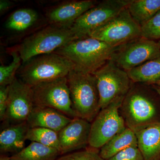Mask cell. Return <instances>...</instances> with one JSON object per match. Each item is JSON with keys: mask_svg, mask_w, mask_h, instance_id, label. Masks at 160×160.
<instances>
[{"mask_svg": "<svg viewBox=\"0 0 160 160\" xmlns=\"http://www.w3.org/2000/svg\"><path fill=\"white\" fill-rule=\"evenodd\" d=\"M159 97L152 85L132 82L119 109L126 127L135 132L160 122L157 102Z\"/></svg>", "mask_w": 160, "mask_h": 160, "instance_id": "obj_1", "label": "cell"}, {"mask_svg": "<svg viewBox=\"0 0 160 160\" xmlns=\"http://www.w3.org/2000/svg\"><path fill=\"white\" fill-rule=\"evenodd\" d=\"M119 47L88 37L71 41L54 52L69 59L76 70L92 74L110 60Z\"/></svg>", "mask_w": 160, "mask_h": 160, "instance_id": "obj_2", "label": "cell"}, {"mask_svg": "<svg viewBox=\"0 0 160 160\" xmlns=\"http://www.w3.org/2000/svg\"><path fill=\"white\" fill-rule=\"evenodd\" d=\"M67 78L73 111L78 118L91 123L101 110L95 78L73 69Z\"/></svg>", "mask_w": 160, "mask_h": 160, "instance_id": "obj_3", "label": "cell"}, {"mask_svg": "<svg viewBox=\"0 0 160 160\" xmlns=\"http://www.w3.org/2000/svg\"><path fill=\"white\" fill-rule=\"evenodd\" d=\"M74 66L68 59L55 52L40 55L22 64L17 72L22 82L32 87L66 77Z\"/></svg>", "mask_w": 160, "mask_h": 160, "instance_id": "obj_4", "label": "cell"}, {"mask_svg": "<svg viewBox=\"0 0 160 160\" xmlns=\"http://www.w3.org/2000/svg\"><path fill=\"white\" fill-rule=\"evenodd\" d=\"M76 40L70 28L49 25L24 39L18 47L23 63L40 55L52 53Z\"/></svg>", "mask_w": 160, "mask_h": 160, "instance_id": "obj_5", "label": "cell"}, {"mask_svg": "<svg viewBox=\"0 0 160 160\" xmlns=\"http://www.w3.org/2000/svg\"><path fill=\"white\" fill-rule=\"evenodd\" d=\"M92 74L96 80L101 109L116 100L124 98L132 84L127 72L111 60Z\"/></svg>", "mask_w": 160, "mask_h": 160, "instance_id": "obj_6", "label": "cell"}, {"mask_svg": "<svg viewBox=\"0 0 160 160\" xmlns=\"http://www.w3.org/2000/svg\"><path fill=\"white\" fill-rule=\"evenodd\" d=\"M124 98L116 100L101 109L92 122L89 147L100 150L116 135L126 129V124L119 112Z\"/></svg>", "mask_w": 160, "mask_h": 160, "instance_id": "obj_7", "label": "cell"}, {"mask_svg": "<svg viewBox=\"0 0 160 160\" xmlns=\"http://www.w3.org/2000/svg\"><path fill=\"white\" fill-rule=\"evenodd\" d=\"M89 37L119 47L141 37V26L132 18L127 7L92 32Z\"/></svg>", "mask_w": 160, "mask_h": 160, "instance_id": "obj_8", "label": "cell"}, {"mask_svg": "<svg viewBox=\"0 0 160 160\" xmlns=\"http://www.w3.org/2000/svg\"><path fill=\"white\" fill-rule=\"evenodd\" d=\"M132 0H104L83 13L70 27L76 39L88 37L128 7Z\"/></svg>", "mask_w": 160, "mask_h": 160, "instance_id": "obj_9", "label": "cell"}, {"mask_svg": "<svg viewBox=\"0 0 160 160\" xmlns=\"http://www.w3.org/2000/svg\"><path fill=\"white\" fill-rule=\"evenodd\" d=\"M34 106L56 109L72 119L78 118L72 106L66 77L32 87Z\"/></svg>", "mask_w": 160, "mask_h": 160, "instance_id": "obj_10", "label": "cell"}, {"mask_svg": "<svg viewBox=\"0 0 160 160\" xmlns=\"http://www.w3.org/2000/svg\"><path fill=\"white\" fill-rule=\"evenodd\" d=\"M160 55V40L153 41L142 37L120 46L110 60L127 71Z\"/></svg>", "mask_w": 160, "mask_h": 160, "instance_id": "obj_11", "label": "cell"}, {"mask_svg": "<svg viewBox=\"0 0 160 160\" xmlns=\"http://www.w3.org/2000/svg\"><path fill=\"white\" fill-rule=\"evenodd\" d=\"M34 107L32 87L16 78L9 86L8 106L2 128L26 122Z\"/></svg>", "mask_w": 160, "mask_h": 160, "instance_id": "obj_12", "label": "cell"}, {"mask_svg": "<svg viewBox=\"0 0 160 160\" xmlns=\"http://www.w3.org/2000/svg\"><path fill=\"white\" fill-rule=\"evenodd\" d=\"M91 125L86 120L76 118L58 132L61 155L89 147Z\"/></svg>", "mask_w": 160, "mask_h": 160, "instance_id": "obj_13", "label": "cell"}, {"mask_svg": "<svg viewBox=\"0 0 160 160\" xmlns=\"http://www.w3.org/2000/svg\"><path fill=\"white\" fill-rule=\"evenodd\" d=\"M99 2L93 0L69 1L52 7L46 13L49 25L70 28L73 23L86 11Z\"/></svg>", "mask_w": 160, "mask_h": 160, "instance_id": "obj_14", "label": "cell"}, {"mask_svg": "<svg viewBox=\"0 0 160 160\" xmlns=\"http://www.w3.org/2000/svg\"><path fill=\"white\" fill-rule=\"evenodd\" d=\"M72 119L52 108L34 106L26 123L29 128L41 127L58 132Z\"/></svg>", "mask_w": 160, "mask_h": 160, "instance_id": "obj_15", "label": "cell"}, {"mask_svg": "<svg viewBox=\"0 0 160 160\" xmlns=\"http://www.w3.org/2000/svg\"><path fill=\"white\" fill-rule=\"evenodd\" d=\"M138 147L145 160H160V122L136 132Z\"/></svg>", "mask_w": 160, "mask_h": 160, "instance_id": "obj_16", "label": "cell"}, {"mask_svg": "<svg viewBox=\"0 0 160 160\" xmlns=\"http://www.w3.org/2000/svg\"><path fill=\"white\" fill-rule=\"evenodd\" d=\"M29 128L26 122L2 128L0 133L1 153L15 154L22 150L25 147L26 135Z\"/></svg>", "mask_w": 160, "mask_h": 160, "instance_id": "obj_17", "label": "cell"}, {"mask_svg": "<svg viewBox=\"0 0 160 160\" xmlns=\"http://www.w3.org/2000/svg\"><path fill=\"white\" fill-rule=\"evenodd\" d=\"M39 16L31 8H22L12 12L5 22L6 30L14 34L26 32L38 23Z\"/></svg>", "mask_w": 160, "mask_h": 160, "instance_id": "obj_18", "label": "cell"}, {"mask_svg": "<svg viewBox=\"0 0 160 160\" xmlns=\"http://www.w3.org/2000/svg\"><path fill=\"white\" fill-rule=\"evenodd\" d=\"M134 146H138L135 132L126 127L103 146L100 149L99 154L104 160H108L121 151Z\"/></svg>", "mask_w": 160, "mask_h": 160, "instance_id": "obj_19", "label": "cell"}, {"mask_svg": "<svg viewBox=\"0 0 160 160\" xmlns=\"http://www.w3.org/2000/svg\"><path fill=\"white\" fill-rule=\"evenodd\" d=\"M126 72L133 83L155 85L160 80V55Z\"/></svg>", "mask_w": 160, "mask_h": 160, "instance_id": "obj_20", "label": "cell"}, {"mask_svg": "<svg viewBox=\"0 0 160 160\" xmlns=\"http://www.w3.org/2000/svg\"><path fill=\"white\" fill-rule=\"evenodd\" d=\"M61 155L55 148L32 142L19 152L10 157L11 160H56Z\"/></svg>", "mask_w": 160, "mask_h": 160, "instance_id": "obj_21", "label": "cell"}, {"mask_svg": "<svg viewBox=\"0 0 160 160\" xmlns=\"http://www.w3.org/2000/svg\"><path fill=\"white\" fill-rule=\"evenodd\" d=\"M127 9L140 26L148 22L160 10V0H132Z\"/></svg>", "mask_w": 160, "mask_h": 160, "instance_id": "obj_22", "label": "cell"}, {"mask_svg": "<svg viewBox=\"0 0 160 160\" xmlns=\"http://www.w3.org/2000/svg\"><path fill=\"white\" fill-rule=\"evenodd\" d=\"M26 139L32 142L55 148L60 152L58 132L51 129L41 127L29 128Z\"/></svg>", "mask_w": 160, "mask_h": 160, "instance_id": "obj_23", "label": "cell"}, {"mask_svg": "<svg viewBox=\"0 0 160 160\" xmlns=\"http://www.w3.org/2000/svg\"><path fill=\"white\" fill-rule=\"evenodd\" d=\"M12 60L7 66H0V86H9L16 78L22 64V58L17 51L11 52Z\"/></svg>", "mask_w": 160, "mask_h": 160, "instance_id": "obj_24", "label": "cell"}, {"mask_svg": "<svg viewBox=\"0 0 160 160\" xmlns=\"http://www.w3.org/2000/svg\"><path fill=\"white\" fill-rule=\"evenodd\" d=\"M141 37L153 41L160 40V10L141 26Z\"/></svg>", "mask_w": 160, "mask_h": 160, "instance_id": "obj_25", "label": "cell"}, {"mask_svg": "<svg viewBox=\"0 0 160 160\" xmlns=\"http://www.w3.org/2000/svg\"><path fill=\"white\" fill-rule=\"evenodd\" d=\"M56 160H105L101 157L99 150L88 147L59 157Z\"/></svg>", "mask_w": 160, "mask_h": 160, "instance_id": "obj_26", "label": "cell"}, {"mask_svg": "<svg viewBox=\"0 0 160 160\" xmlns=\"http://www.w3.org/2000/svg\"><path fill=\"white\" fill-rule=\"evenodd\" d=\"M108 160H145V159L138 146H134L121 151Z\"/></svg>", "mask_w": 160, "mask_h": 160, "instance_id": "obj_27", "label": "cell"}, {"mask_svg": "<svg viewBox=\"0 0 160 160\" xmlns=\"http://www.w3.org/2000/svg\"><path fill=\"white\" fill-rule=\"evenodd\" d=\"M9 86H0V120L2 122L5 119L7 106Z\"/></svg>", "mask_w": 160, "mask_h": 160, "instance_id": "obj_28", "label": "cell"}, {"mask_svg": "<svg viewBox=\"0 0 160 160\" xmlns=\"http://www.w3.org/2000/svg\"><path fill=\"white\" fill-rule=\"evenodd\" d=\"M14 4L13 2L9 0H1L0 1V14H4L9 9H11Z\"/></svg>", "mask_w": 160, "mask_h": 160, "instance_id": "obj_29", "label": "cell"}, {"mask_svg": "<svg viewBox=\"0 0 160 160\" xmlns=\"http://www.w3.org/2000/svg\"><path fill=\"white\" fill-rule=\"evenodd\" d=\"M0 160H11L10 157H8L5 155H1L0 157Z\"/></svg>", "mask_w": 160, "mask_h": 160, "instance_id": "obj_30", "label": "cell"}, {"mask_svg": "<svg viewBox=\"0 0 160 160\" xmlns=\"http://www.w3.org/2000/svg\"><path fill=\"white\" fill-rule=\"evenodd\" d=\"M152 86H153L155 89H156V90L157 92L158 93L160 97V87L156 86V85H152Z\"/></svg>", "mask_w": 160, "mask_h": 160, "instance_id": "obj_31", "label": "cell"}, {"mask_svg": "<svg viewBox=\"0 0 160 160\" xmlns=\"http://www.w3.org/2000/svg\"><path fill=\"white\" fill-rule=\"evenodd\" d=\"M155 85H156V86H159V87H160V81H159Z\"/></svg>", "mask_w": 160, "mask_h": 160, "instance_id": "obj_32", "label": "cell"}]
</instances>
